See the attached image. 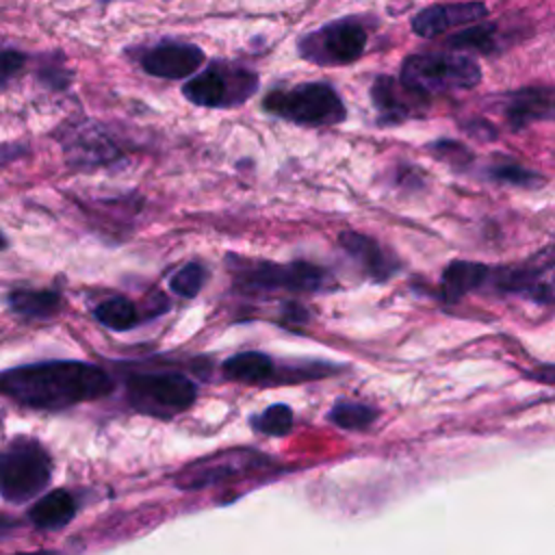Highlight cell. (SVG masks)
<instances>
[{
	"label": "cell",
	"instance_id": "1",
	"mask_svg": "<svg viewBox=\"0 0 555 555\" xmlns=\"http://www.w3.org/2000/svg\"><path fill=\"white\" fill-rule=\"evenodd\" d=\"M111 377L87 362H41L0 373V392L35 410H65L108 395Z\"/></svg>",
	"mask_w": 555,
	"mask_h": 555
},
{
	"label": "cell",
	"instance_id": "2",
	"mask_svg": "<svg viewBox=\"0 0 555 555\" xmlns=\"http://www.w3.org/2000/svg\"><path fill=\"white\" fill-rule=\"evenodd\" d=\"M401 82L416 93L431 98L436 93L470 89L481 82L479 65L451 52H418L410 54L401 65Z\"/></svg>",
	"mask_w": 555,
	"mask_h": 555
},
{
	"label": "cell",
	"instance_id": "3",
	"mask_svg": "<svg viewBox=\"0 0 555 555\" xmlns=\"http://www.w3.org/2000/svg\"><path fill=\"white\" fill-rule=\"evenodd\" d=\"M264 111L304 126H334L347 115L338 93L325 82H306L275 89L262 100Z\"/></svg>",
	"mask_w": 555,
	"mask_h": 555
},
{
	"label": "cell",
	"instance_id": "4",
	"mask_svg": "<svg viewBox=\"0 0 555 555\" xmlns=\"http://www.w3.org/2000/svg\"><path fill=\"white\" fill-rule=\"evenodd\" d=\"M258 89V76L234 63H212L195 72L182 87L189 102L206 108H230L247 102Z\"/></svg>",
	"mask_w": 555,
	"mask_h": 555
},
{
	"label": "cell",
	"instance_id": "5",
	"mask_svg": "<svg viewBox=\"0 0 555 555\" xmlns=\"http://www.w3.org/2000/svg\"><path fill=\"white\" fill-rule=\"evenodd\" d=\"M50 457L37 440H13L0 451V494L11 503H24L50 481Z\"/></svg>",
	"mask_w": 555,
	"mask_h": 555
},
{
	"label": "cell",
	"instance_id": "6",
	"mask_svg": "<svg viewBox=\"0 0 555 555\" xmlns=\"http://www.w3.org/2000/svg\"><path fill=\"white\" fill-rule=\"evenodd\" d=\"M130 405L150 416L169 418L186 410L195 397V384L180 373H141L126 384Z\"/></svg>",
	"mask_w": 555,
	"mask_h": 555
},
{
	"label": "cell",
	"instance_id": "7",
	"mask_svg": "<svg viewBox=\"0 0 555 555\" xmlns=\"http://www.w3.org/2000/svg\"><path fill=\"white\" fill-rule=\"evenodd\" d=\"M299 54L314 65H347L366 48V30L356 20L325 24L297 41Z\"/></svg>",
	"mask_w": 555,
	"mask_h": 555
},
{
	"label": "cell",
	"instance_id": "8",
	"mask_svg": "<svg viewBox=\"0 0 555 555\" xmlns=\"http://www.w3.org/2000/svg\"><path fill=\"white\" fill-rule=\"evenodd\" d=\"M236 286L243 291H301L317 293L332 286V278L317 264L310 262H247L236 269Z\"/></svg>",
	"mask_w": 555,
	"mask_h": 555
},
{
	"label": "cell",
	"instance_id": "9",
	"mask_svg": "<svg viewBox=\"0 0 555 555\" xmlns=\"http://www.w3.org/2000/svg\"><path fill=\"white\" fill-rule=\"evenodd\" d=\"M56 137L63 147L67 165L74 169L104 167L124 156L121 145L106 130V126L93 119L67 121L56 132Z\"/></svg>",
	"mask_w": 555,
	"mask_h": 555
},
{
	"label": "cell",
	"instance_id": "10",
	"mask_svg": "<svg viewBox=\"0 0 555 555\" xmlns=\"http://www.w3.org/2000/svg\"><path fill=\"white\" fill-rule=\"evenodd\" d=\"M269 466L271 457L264 453H258L254 449H228L184 466L176 475V486L182 490L206 488L228 479H243L247 475L267 470Z\"/></svg>",
	"mask_w": 555,
	"mask_h": 555
},
{
	"label": "cell",
	"instance_id": "11",
	"mask_svg": "<svg viewBox=\"0 0 555 555\" xmlns=\"http://www.w3.org/2000/svg\"><path fill=\"white\" fill-rule=\"evenodd\" d=\"M494 282L501 291L520 293L542 304H555V249H544L525 264L499 269Z\"/></svg>",
	"mask_w": 555,
	"mask_h": 555
},
{
	"label": "cell",
	"instance_id": "12",
	"mask_svg": "<svg viewBox=\"0 0 555 555\" xmlns=\"http://www.w3.org/2000/svg\"><path fill=\"white\" fill-rule=\"evenodd\" d=\"M137 59L145 74L165 80H178L193 76L202 67L204 52L193 43L160 41L156 46L143 48Z\"/></svg>",
	"mask_w": 555,
	"mask_h": 555
},
{
	"label": "cell",
	"instance_id": "13",
	"mask_svg": "<svg viewBox=\"0 0 555 555\" xmlns=\"http://www.w3.org/2000/svg\"><path fill=\"white\" fill-rule=\"evenodd\" d=\"M371 100L384 121H401L418 115L429 102V98L416 93L414 89L390 76H379L373 82Z\"/></svg>",
	"mask_w": 555,
	"mask_h": 555
},
{
	"label": "cell",
	"instance_id": "14",
	"mask_svg": "<svg viewBox=\"0 0 555 555\" xmlns=\"http://www.w3.org/2000/svg\"><path fill=\"white\" fill-rule=\"evenodd\" d=\"M488 9L481 2H451V4H434L418 11L412 20V30L421 37H436L453 26L477 22L486 17Z\"/></svg>",
	"mask_w": 555,
	"mask_h": 555
},
{
	"label": "cell",
	"instance_id": "15",
	"mask_svg": "<svg viewBox=\"0 0 555 555\" xmlns=\"http://www.w3.org/2000/svg\"><path fill=\"white\" fill-rule=\"evenodd\" d=\"M505 113L514 126L540 119H555V85L525 87L514 91L505 104Z\"/></svg>",
	"mask_w": 555,
	"mask_h": 555
},
{
	"label": "cell",
	"instance_id": "16",
	"mask_svg": "<svg viewBox=\"0 0 555 555\" xmlns=\"http://www.w3.org/2000/svg\"><path fill=\"white\" fill-rule=\"evenodd\" d=\"M338 243L362 267V271L369 278L382 282V280L392 275L395 262L386 254V249H382V245L375 238L364 236L360 232H343Z\"/></svg>",
	"mask_w": 555,
	"mask_h": 555
},
{
	"label": "cell",
	"instance_id": "17",
	"mask_svg": "<svg viewBox=\"0 0 555 555\" xmlns=\"http://www.w3.org/2000/svg\"><path fill=\"white\" fill-rule=\"evenodd\" d=\"M76 514V501L67 490H52L43 494L28 512L39 529H61Z\"/></svg>",
	"mask_w": 555,
	"mask_h": 555
},
{
	"label": "cell",
	"instance_id": "18",
	"mask_svg": "<svg viewBox=\"0 0 555 555\" xmlns=\"http://www.w3.org/2000/svg\"><path fill=\"white\" fill-rule=\"evenodd\" d=\"M490 278V269L473 260H453L442 273V293L449 301L477 291Z\"/></svg>",
	"mask_w": 555,
	"mask_h": 555
},
{
	"label": "cell",
	"instance_id": "19",
	"mask_svg": "<svg viewBox=\"0 0 555 555\" xmlns=\"http://www.w3.org/2000/svg\"><path fill=\"white\" fill-rule=\"evenodd\" d=\"M9 308L24 319H50L61 308V297L54 291H13Z\"/></svg>",
	"mask_w": 555,
	"mask_h": 555
},
{
	"label": "cell",
	"instance_id": "20",
	"mask_svg": "<svg viewBox=\"0 0 555 555\" xmlns=\"http://www.w3.org/2000/svg\"><path fill=\"white\" fill-rule=\"evenodd\" d=\"M223 373L236 382L258 384L273 375V362L260 351H243L223 362Z\"/></svg>",
	"mask_w": 555,
	"mask_h": 555
},
{
	"label": "cell",
	"instance_id": "21",
	"mask_svg": "<svg viewBox=\"0 0 555 555\" xmlns=\"http://www.w3.org/2000/svg\"><path fill=\"white\" fill-rule=\"evenodd\" d=\"M95 319L108 327V330H115V332H124V330H130L137 325L139 321V314H137V308L130 299L126 297H111L102 304H98V308L93 310Z\"/></svg>",
	"mask_w": 555,
	"mask_h": 555
},
{
	"label": "cell",
	"instance_id": "22",
	"mask_svg": "<svg viewBox=\"0 0 555 555\" xmlns=\"http://www.w3.org/2000/svg\"><path fill=\"white\" fill-rule=\"evenodd\" d=\"M327 418L340 429H366L377 418V412L364 403L340 399L332 405Z\"/></svg>",
	"mask_w": 555,
	"mask_h": 555
},
{
	"label": "cell",
	"instance_id": "23",
	"mask_svg": "<svg viewBox=\"0 0 555 555\" xmlns=\"http://www.w3.org/2000/svg\"><path fill=\"white\" fill-rule=\"evenodd\" d=\"M496 28L492 24H477L460 30L449 39V46L460 50H475V52H492L496 48Z\"/></svg>",
	"mask_w": 555,
	"mask_h": 555
},
{
	"label": "cell",
	"instance_id": "24",
	"mask_svg": "<svg viewBox=\"0 0 555 555\" xmlns=\"http://www.w3.org/2000/svg\"><path fill=\"white\" fill-rule=\"evenodd\" d=\"M254 429L267 436H284L293 427V410L286 403H273L260 414L251 416Z\"/></svg>",
	"mask_w": 555,
	"mask_h": 555
},
{
	"label": "cell",
	"instance_id": "25",
	"mask_svg": "<svg viewBox=\"0 0 555 555\" xmlns=\"http://www.w3.org/2000/svg\"><path fill=\"white\" fill-rule=\"evenodd\" d=\"M204 282H206V269H204L199 262H189V264L180 267V269L171 275L169 286H171V291H173L176 295L191 299V297H195V295L202 291Z\"/></svg>",
	"mask_w": 555,
	"mask_h": 555
},
{
	"label": "cell",
	"instance_id": "26",
	"mask_svg": "<svg viewBox=\"0 0 555 555\" xmlns=\"http://www.w3.org/2000/svg\"><path fill=\"white\" fill-rule=\"evenodd\" d=\"M492 173H494L496 180H503V182H509V184H518V186H531V184L540 182V176H535L533 171L522 169L518 165H503V167L492 169Z\"/></svg>",
	"mask_w": 555,
	"mask_h": 555
},
{
	"label": "cell",
	"instance_id": "27",
	"mask_svg": "<svg viewBox=\"0 0 555 555\" xmlns=\"http://www.w3.org/2000/svg\"><path fill=\"white\" fill-rule=\"evenodd\" d=\"M28 56L20 50H2L0 52V85L15 78L26 67Z\"/></svg>",
	"mask_w": 555,
	"mask_h": 555
},
{
	"label": "cell",
	"instance_id": "28",
	"mask_svg": "<svg viewBox=\"0 0 555 555\" xmlns=\"http://www.w3.org/2000/svg\"><path fill=\"white\" fill-rule=\"evenodd\" d=\"M20 154H26V147L24 145H17V143H7V145H0V167L20 158Z\"/></svg>",
	"mask_w": 555,
	"mask_h": 555
},
{
	"label": "cell",
	"instance_id": "29",
	"mask_svg": "<svg viewBox=\"0 0 555 555\" xmlns=\"http://www.w3.org/2000/svg\"><path fill=\"white\" fill-rule=\"evenodd\" d=\"M7 247V238H4V234L0 232V249H4Z\"/></svg>",
	"mask_w": 555,
	"mask_h": 555
},
{
	"label": "cell",
	"instance_id": "30",
	"mask_svg": "<svg viewBox=\"0 0 555 555\" xmlns=\"http://www.w3.org/2000/svg\"><path fill=\"white\" fill-rule=\"evenodd\" d=\"M20 555H50V553H20Z\"/></svg>",
	"mask_w": 555,
	"mask_h": 555
}]
</instances>
